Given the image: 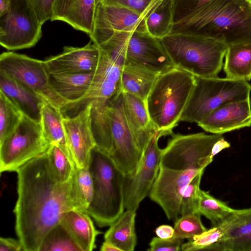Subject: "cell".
<instances>
[{
    "label": "cell",
    "mask_w": 251,
    "mask_h": 251,
    "mask_svg": "<svg viewBox=\"0 0 251 251\" xmlns=\"http://www.w3.org/2000/svg\"><path fill=\"white\" fill-rule=\"evenodd\" d=\"M161 0H103L104 5L124 7L139 14L150 12Z\"/></svg>",
    "instance_id": "41"
},
{
    "label": "cell",
    "mask_w": 251,
    "mask_h": 251,
    "mask_svg": "<svg viewBox=\"0 0 251 251\" xmlns=\"http://www.w3.org/2000/svg\"><path fill=\"white\" fill-rule=\"evenodd\" d=\"M0 251H24L21 243L12 238H0Z\"/></svg>",
    "instance_id": "44"
},
{
    "label": "cell",
    "mask_w": 251,
    "mask_h": 251,
    "mask_svg": "<svg viewBox=\"0 0 251 251\" xmlns=\"http://www.w3.org/2000/svg\"><path fill=\"white\" fill-rule=\"evenodd\" d=\"M203 169L176 171L160 167L149 196L162 208L169 220L176 221L179 218L181 198L186 187Z\"/></svg>",
    "instance_id": "14"
},
{
    "label": "cell",
    "mask_w": 251,
    "mask_h": 251,
    "mask_svg": "<svg viewBox=\"0 0 251 251\" xmlns=\"http://www.w3.org/2000/svg\"><path fill=\"white\" fill-rule=\"evenodd\" d=\"M135 217V211L126 209L109 226L104 234V240L121 251H133L137 244Z\"/></svg>",
    "instance_id": "27"
},
{
    "label": "cell",
    "mask_w": 251,
    "mask_h": 251,
    "mask_svg": "<svg viewBox=\"0 0 251 251\" xmlns=\"http://www.w3.org/2000/svg\"><path fill=\"white\" fill-rule=\"evenodd\" d=\"M96 7L95 0H56L51 21H63L89 35Z\"/></svg>",
    "instance_id": "21"
},
{
    "label": "cell",
    "mask_w": 251,
    "mask_h": 251,
    "mask_svg": "<svg viewBox=\"0 0 251 251\" xmlns=\"http://www.w3.org/2000/svg\"><path fill=\"white\" fill-rule=\"evenodd\" d=\"M246 0L251 5V0Z\"/></svg>",
    "instance_id": "50"
},
{
    "label": "cell",
    "mask_w": 251,
    "mask_h": 251,
    "mask_svg": "<svg viewBox=\"0 0 251 251\" xmlns=\"http://www.w3.org/2000/svg\"><path fill=\"white\" fill-rule=\"evenodd\" d=\"M171 136L161 150L160 164L161 167L176 171L205 169L213 161L210 155L214 144L223 137L204 132Z\"/></svg>",
    "instance_id": "7"
},
{
    "label": "cell",
    "mask_w": 251,
    "mask_h": 251,
    "mask_svg": "<svg viewBox=\"0 0 251 251\" xmlns=\"http://www.w3.org/2000/svg\"><path fill=\"white\" fill-rule=\"evenodd\" d=\"M90 102L79 112L63 119L66 142L76 167L87 168L96 143L91 126Z\"/></svg>",
    "instance_id": "16"
},
{
    "label": "cell",
    "mask_w": 251,
    "mask_h": 251,
    "mask_svg": "<svg viewBox=\"0 0 251 251\" xmlns=\"http://www.w3.org/2000/svg\"><path fill=\"white\" fill-rule=\"evenodd\" d=\"M251 92L248 81L218 76H195V85L180 121L198 124L223 104L250 98Z\"/></svg>",
    "instance_id": "6"
},
{
    "label": "cell",
    "mask_w": 251,
    "mask_h": 251,
    "mask_svg": "<svg viewBox=\"0 0 251 251\" xmlns=\"http://www.w3.org/2000/svg\"><path fill=\"white\" fill-rule=\"evenodd\" d=\"M60 224L81 251H91L96 248V237L101 232L96 229L87 212L76 209L70 210Z\"/></svg>",
    "instance_id": "25"
},
{
    "label": "cell",
    "mask_w": 251,
    "mask_h": 251,
    "mask_svg": "<svg viewBox=\"0 0 251 251\" xmlns=\"http://www.w3.org/2000/svg\"><path fill=\"white\" fill-rule=\"evenodd\" d=\"M147 32L161 39L171 32L173 26L172 0H161L145 17Z\"/></svg>",
    "instance_id": "32"
},
{
    "label": "cell",
    "mask_w": 251,
    "mask_h": 251,
    "mask_svg": "<svg viewBox=\"0 0 251 251\" xmlns=\"http://www.w3.org/2000/svg\"><path fill=\"white\" fill-rule=\"evenodd\" d=\"M124 58V65L138 66L158 74L175 67L159 39L147 32L130 33Z\"/></svg>",
    "instance_id": "15"
},
{
    "label": "cell",
    "mask_w": 251,
    "mask_h": 251,
    "mask_svg": "<svg viewBox=\"0 0 251 251\" xmlns=\"http://www.w3.org/2000/svg\"><path fill=\"white\" fill-rule=\"evenodd\" d=\"M218 226L223 237L211 251H251V207L235 209Z\"/></svg>",
    "instance_id": "20"
},
{
    "label": "cell",
    "mask_w": 251,
    "mask_h": 251,
    "mask_svg": "<svg viewBox=\"0 0 251 251\" xmlns=\"http://www.w3.org/2000/svg\"><path fill=\"white\" fill-rule=\"evenodd\" d=\"M206 37L230 45L251 43V5L246 0H213L171 32Z\"/></svg>",
    "instance_id": "2"
},
{
    "label": "cell",
    "mask_w": 251,
    "mask_h": 251,
    "mask_svg": "<svg viewBox=\"0 0 251 251\" xmlns=\"http://www.w3.org/2000/svg\"><path fill=\"white\" fill-rule=\"evenodd\" d=\"M8 11L0 16V43L8 50L34 46L42 35V25L30 0H10Z\"/></svg>",
    "instance_id": "9"
},
{
    "label": "cell",
    "mask_w": 251,
    "mask_h": 251,
    "mask_svg": "<svg viewBox=\"0 0 251 251\" xmlns=\"http://www.w3.org/2000/svg\"><path fill=\"white\" fill-rule=\"evenodd\" d=\"M16 172L15 232L24 251H40L46 236L65 214L72 209L80 210L73 179L65 183L55 181L49 171L46 152Z\"/></svg>",
    "instance_id": "1"
},
{
    "label": "cell",
    "mask_w": 251,
    "mask_h": 251,
    "mask_svg": "<svg viewBox=\"0 0 251 251\" xmlns=\"http://www.w3.org/2000/svg\"><path fill=\"white\" fill-rule=\"evenodd\" d=\"M195 82L194 75L176 67L158 75L146 103L153 128L161 136L173 134Z\"/></svg>",
    "instance_id": "3"
},
{
    "label": "cell",
    "mask_w": 251,
    "mask_h": 251,
    "mask_svg": "<svg viewBox=\"0 0 251 251\" xmlns=\"http://www.w3.org/2000/svg\"><path fill=\"white\" fill-rule=\"evenodd\" d=\"M174 66L195 76H218L227 46L212 38L182 33L159 39Z\"/></svg>",
    "instance_id": "5"
},
{
    "label": "cell",
    "mask_w": 251,
    "mask_h": 251,
    "mask_svg": "<svg viewBox=\"0 0 251 251\" xmlns=\"http://www.w3.org/2000/svg\"><path fill=\"white\" fill-rule=\"evenodd\" d=\"M49 172L59 183H65L73 177L76 165L67 147L51 145L46 152Z\"/></svg>",
    "instance_id": "31"
},
{
    "label": "cell",
    "mask_w": 251,
    "mask_h": 251,
    "mask_svg": "<svg viewBox=\"0 0 251 251\" xmlns=\"http://www.w3.org/2000/svg\"><path fill=\"white\" fill-rule=\"evenodd\" d=\"M183 240L175 239H162L153 237L150 242L149 251H178L180 250Z\"/></svg>",
    "instance_id": "43"
},
{
    "label": "cell",
    "mask_w": 251,
    "mask_h": 251,
    "mask_svg": "<svg viewBox=\"0 0 251 251\" xmlns=\"http://www.w3.org/2000/svg\"><path fill=\"white\" fill-rule=\"evenodd\" d=\"M41 97L40 124L46 140L50 145L68 148L63 125L65 116L61 108L49 100Z\"/></svg>",
    "instance_id": "30"
},
{
    "label": "cell",
    "mask_w": 251,
    "mask_h": 251,
    "mask_svg": "<svg viewBox=\"0 0 251 251\" xmlns=\"http://www.w3.org/2000/svg\"><path fill=\"white\" fill-rule=\"evenodd\" d=\"M223 237V232L219 226H212L202 233L189 239V241L182 244L180 250L195 251L200 250L210 251L211 248L218 243Z\"/></svg>",
    "instance_id": "38"
},
{
    "label": "cell",
    "mask_w": 251,
    "mask_h": 251,
    "mask_svg": "<svg viewBox=\"0 0 251 251\" xmlns=\"http://www.w3.org/2000/svg\"><path fill=\"white\" fill-rule=\"evenodd\" d=\"M113 148L110 156L125 174H134L142 159L143 151L127 122L121 91L109 102Z\"/></svg>",
    "instance_id": "10"
},
{
    "label": "cell",
    "mask_w": 251,
    "mask_h": 251,
    "mask_svg": "<svg viewBox=\"0 0 251 251\" xmlns=\"http://www.w3.org/2000/svg\"><path fill=\"white\" fill-rule=\"evenodd\" d=\"M0 71L21 82L62 109L67 103L53 90L44 60L12 51L0 55Z\"/></svg>",
    "instance_id": "11"
},
{
    "label": "cell",
    "mask_w": 251,
    "mask_h": 251,
    "mask_svg": "<svg viewBox=\"0 0 251 251\" xmlns=\"http://www.w3.org/2000/svg\"><path fill=\"white\" fill-rule=\"evenodd\" d=\"M100 55L99 48L89 42L82 47L66 46L44 61L50 75L88 73L96 70Z\"/></svg>",
    "instance_id": "18"
},
{
    "label": "cell",
    "mask_w": 251,
    "mask_h": 251,
    "mask_svg": "<svg viewBox=\"0 0 251 251\" xmlns=\"http://www.w3.org/2000/svg\"><path fill=\"white\" fill-rule=\"evenodd\" d=\"M122 92L127 122L143 151L151 136L155 132L146 101L130 93Z\"/></svg>",
    "instance_id": "24"
},
{
    "label": "cell",
    "mask_w": 251,
    "mask_h": 251,
    "mask_svg": "<svg viewBox=\"0 0 251 251\" xmlns=\"http://www.w3.org/2000/svg\"><path fill=\"white\" fill-rule=\"evenodd\" d=\"M50 145L40 124L24 115L16 129L0 143V172H16L47 152Z\"/></svg>",
    "instance_id": "8"
},
{
    "label": "cell",
    "mask_w": 251,
    "mask_h": 251,
    "mask_svg": "<svg viewBox=\"0 0 251 251\" xmlns=\"http://www.w3.org/2000/svg\"><path fill=\"white\" fill-rule=\"evenodd\" d=\"M73 179L80 209L87 212L94 195L93 182L89 169L76 167Z\"/></svg>",
    "instance_id": "36"
},
{
    "label": "cell",
    "mask_w": 251,
    "mask_h": 251,
    "mask_svg": "<svg viewBox=\"0 0 251 251\" xmlns=\"http://www.w3.org/2000/svg\"><path fill=\"white\" fill-rule=\"evenodd\" d=\"M230 147V144L226 141L223 137L214 144L211 150L210 155L211 159H213V157L215 155L217 154L223 150L228 148Z\"/></svg>",
    "instance_id": "46"
},
{
    "label": "cell",
    "mask_w": 251,
    "mask_h": 251,
    "mask_svg": "<svg viewBox=\"0 0 251 251\" xmlns=\"http://www.w3.org/2000/svg\"><path fill=\"white\" fill-rule=\"evenodd\" d=\"M56 0H30L40 23L52 20L53 6Z\"/></svg>",
    "instance_id": "42"
},
{
    "label": "cell",
    "mask_w": 251,
    "mask_h": 251,
    "mask_svg": "<svg viewBox=\"0 0 251 251\" xmlns=\"http://www.w3.org/2000/svg\"><path fill=\"white\" fill-rule=\"evenodd\" d=\"M212 0H172L173 24H176L189 18Z\"/></svg>",
    "instance_id": "40"
},
{
    "label": "cell",
    "mask_w": 251,
    "mask_h": 251,
    "mask_svg": "<svg viewBox=\"0 0 251 251\" xmlns=\"http://www.w3.org/2000/svg\"><path fill=\"white\" fill-rule=\"evenodd\" d=\"M110 101H91V126L96 147L109 155L113 148Z\"/></svg>",
    "instance_id": "29"
},
{
    "label": "cell",
    "mask_w": 251,
    "mask_h": 251,
    "mask_svg": "<svg viewBox=\"0 0 251 251\" xmlns=\"http://www.w3.org/2000/svg\"><path fill=\"white\" fill-rule=\"evenodd\" d=\"M100 250L101 251H121L113 244L105 240L102 244Z\"/></svg>",
    "instance_id": "47"
},
{
    "label": "cell",
    "mask_w": 251,
    "mask_h": 251,
    "mask_svg": "<svg viewBox=\"0 0 251 251\" xmlns=\"http://www.w3.org/2000/svg\"><path fill=\"white\" fill-rule=\"evenodd\" d=\"M159 75L138 66L125 64L121 73V90L146 101Z\"/></svg>",
    "instance_id": "26"
},
{
    "label": "cell",
    "mask_w": 251,
    "mask_h": 251,
    "mask_svg": "<svg viewBox=\"0 0 251 251\" xmlns=\"http://www.w3.org/2000/svg\"><path fill=\"white\" fill-rule=\"evenodd\" d=\"M204 171V169L196 175L186 187L181 200L180 216L199 213L198 205L201 190L200 186Z\"/></svg>",
    "instance_id": "39"
},
{
    "label": "cell",
    "mask_w": 251,
    "mask_h": 251,
    "mask_svg": "<svg viewBox=\"0 0 251 251\" xmlns=\"http://www.w3.org/2000/svg\"><path fill=\"white\" fill-rule=\"evenodd\" d=\"M103 0H95L96 5H97L99 3L102 2Z\"/></svg>",
    "instance_id": "49"
},
{
    "label": "cell",
    "mask_w": 251,
    "mask_h": 251,
    "mask_svg": "<svg viewBox=\"0 0 251 251\" xmlns=\"http://www.w3.org/2000/svg\"><path fill=\"white\" fill-rule=\"evenodd\" d=\"M0 92L28 118L40 123L42 97L21 82L0 71Z\"/></svg>",
    "instance_id": "22"
},
{
    "label": "cell",
    "mask_w": 251,
    "mask_h": 251,
    "mask_svg": "<svg viewBox=\"0 0 251 251\" xmlns=\"http://www.w3.org/2000/svg\"><path fill=\"white\" fill-rule=\"evenodd\" d=\"M201 215L200 213H195L179 217L175 221L173 238L190 239L206 231L207 229L202 223Z\"/></svg>",
    "instance_id": "37"
},
{
    "label": "cell",
    "mask_w": 251,
    "mask_h": 251,
    "mask_svg": "<svg viewBox=\"0 0 251 251\" xmlns=\"http://www.w3.org/2000/svg\"><path fill=\"white\" fill-rule=\"evenodd\" d=\"M88 169L94 195L87 212L99 226H110L124 212L125 175L109 154L97 147L91 151Z\"/></svg>",
    "instance_id": "4"
},
{
    "label": "cell",
    "mask_w": 251,
    "mask_h": 251,
    "mask_svg": "<svg viewBox=\"0 0 251 251\" xmlns=\"http://www.w3.org/2000/svg\"><path fill=\"white\" fill-rule=\"evenodd\" d=\"M155 233L160 238H172L174 234V228L169 225H161L156 228Z\"/></svg>",
    "instance_id": "45"
},
{
    "label": "cell",
    "mask_w": 251,
    "mask_h": 251,
    "mask_svg": "<svg viewBox=\"0 0 251 251\" xmlns=\"http://www.w3.org/2000/svg\"><path fill=\"white\" fill-rule=\"evenodd\" d=\"M10 0H0V16L6 13L9 10Z\"/></svg>",
    "instance_id": "48"
},
{
    "label": "cell",
    "mask_w": 251,
    "mask_h": 251,
    "mask_svg": "<svg viewBox=\"0 0 251 251\" xmlns=\"http://www.w3.org/2000/svg\"><path fill=\"white\" fill-rule=\"evenodd\" d=\"M81 251L68 232L59 223L45 237L40 251Z\"/></svg>",
    "instance_id": "35"
},
{
    "label": "cell",
    "mask_w": 251,
    "mask_h": 251,
    "mask_svg": "<svg viewBox=\"0 0 251 251\" xmlns=\"http://www.w3.org/2000/svg\"><path fill=\"white\" fill-rule=\"evenodd\" d=\"M225 57L226 77L246 81L251 79V43L228 46Z\"/></svg>",
    "instance_id": "28"
},
{
    "label": "cell",
    "mask_w": 251,
    "mask_h": 251,
    "mask_svg": "<svg viewBox=\"0 0 251 251\" xmlns=\"http://www.w3.org/2000/svg\"><path fill=\"white\" fill-rule=\"evenodd\" d=\"M100 51L99 63L94 71L88 92L82 100L67 111L74 108L78 110L79 107L82 109L95 100L110 101L122 91L121 77L123 66L100 50Z\"/></svg>",
    "instance_id": "17"
},
{
    "label": "cell",
    "mask_w": 251,
    "mask_h": 251,
    "mask_svg": "<svg viewBox=\"0 0 251 251\" xmlns=\"http://www.w3.org/2000/svg\"><path fill=\"white\" fill-rule=\"evenodd\" d=\"M161 137L156 131L151 136L135 172L125 175L124 186L125 207L136 211L141 202L148 196L160 167L161 150L158 144Z\"/></svg>",
    "instance_id": "12"
},
{
    "label": "cell",
    "mask_w": 251,
    "mask_h": 251,
    "mask_svg": "<svg viewBox=\"0 0 251 251\" xmlns=\"http://www.w3.org/2000/svg\"><path fill=\"white\" fill-rule=\"evenodd\" d=\"M94 74V72L50 75V83L53 90L67 103L62 109L63 112L84 98L91 87Z\"/></svg>",
    "instance_id": "23"
},
{
    "label": "cell",
    "mask_w": 251,
    "mask_h": 251,
    "mask_svg": "<svg viewBox=\"0 0 251 251\" xmlns=\"http://www.w3.org/2000/svg\"><path fill=\"white\" fill-rule=\"evenodd\" d=\"M205 131L220 134L251 126L250 98L231 101L214 110L197 124Z\"/></svg>",
    "instance_id": "19"
},
{
    "label": "cell",
    "mask_w": 251,
    "mask_h": 251,
    "mask_svg": "<svg viewBox=\"0 0 251 251\" xmlns=\"http://www.w3.org/2000/svg\"><path fill=\"white\" fill-rule=\"evenodd\" d=\"M24 116L23 113L0 92V143L16 129Z\"/></svg>",
    "instance_id": "34"
},
{
    "label": "cell",
    "mask_w": 251,
    "mask_h": 251,
    "mask_svg": "<svg viewBox=\"0 0 251 251\" xmlns=\"http://www.w3.org/2000/svg\"><path fill=\"white\" fill-rule=\"evenodd\" d=\"M150 12L141 15L124 7L100 2L96 7L93 29L89 36L92 42L99 46L116 32H147L145 17Z\"/></svg>",
    "instance_id": "13"
},
{
    "label": "cell",
    "mask_w": 251,
    "mask_h": 251,
    "mask_svg": "<svg viewBox=\"0 0 251 251\" xmlns=\"http://www.w3.org/2000/svg\"><path fill=\"white\" fill-rule=\"evenodd\" d=\"M234 210L208 192L200 190L198 212L208 219L212 226L219 225Z\"/></svg>",
    "instance_id": "33"
}]
</instances>
